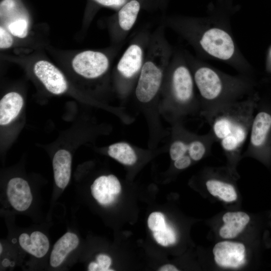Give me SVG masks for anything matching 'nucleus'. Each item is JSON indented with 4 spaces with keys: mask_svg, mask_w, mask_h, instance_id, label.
Returning a JSON list of instances; mask_svg holds the SVG:
<instances>
[{
    "mask_svg": "<svg viewBox=\"0 0 271 271\" xmlns=\"http://www.w3.org/2000/svg\"><path fill=\"white\" fill-rule=\"evenodd\" d=\"M19 242L25 251L37 258L44 256L50 246L48 237L38 231L32 232L30 235L26 233H22L19 236Z\"/></svg>",
    "mask_w": 271,
    "mask_h": 271,
    "instance_id": "nucleus-14",
    "label": "nucleus"
},
{
    "mask_svg": "<svg viewBox=\"0 0 271 271\" xmlns=\"http://www.w3.org/2000/svg\"><path fill=\"white\" fill-rule=\"evenodd\" d=\"M249 219V216L243 212L226 213L223 216L224 225L220 229V235L224 238L236 237L245 228Z\"/></svg>",
    "mask_w": 271,
    "mask_h": 271,
    "instance_id": "nucleus-17",
    "label": "nucleus"
},
{
    "mask_svg": "<svg viewBox=\"0 0 271 271\" xmlns=\"http://www.w3.org/2000/svg\"><path fill=\"white\" fill-rule=\"evenodd\" d=\"M98 4L109 7L120 8L128 0H94Z\"/></svg>",
    "mask_w": 271,
    "mask_h": 271,
    "instance_id": "nucleus-28",
    "label": "nucleus"
},
{
    "mask_svg": "<svg viewBox=\"0 0 271 271\" xmlns=\"http://www.w3.org/2000/svg\"><path fill=\"white\" fill-rule=\"evenodd\" d=\"M110 60L104 53L86 50L77 54L72 61L73 69L81 76L88 79L101 77L109 69Z\"/></svg>",
    "mask_w": 271,
    "mask_h": 271,
    "instance_id": "nucleus-6",
    "label": "nucleus"
},
{
    "mask_svg": "<svg viewBox=\"0 0 271 271\" xmlns=\"http://www.w3.org/2000/svg\"><path fill=\"white\" fill-rule=\"evenodd\" d=\"M215 140L209 131L203 136L191 138L188 141V153L193 161L201 160L211 150Z\"/></svg>",
    "mask_w": 271,
    "mask_h": 271,
    "instance_id": "nucleus-18",
    "label": "nucleus"
},
{
    "mask_svg": "<svg viewBox=\"0 0 271 271\" xmlns=\"http://www.w3.org/2000/svg\"><path fill=\"white\" fill-rule=\"evenodd\" d=\"M271 133V113L259 110L253 115L245 155L258 156L265 153Z\"/></svg>",
    "mask_w": 271,
    "mask_h": 271,
    "instance_id": "nucleus-7",
    "label": "nucleus"
},
{
    "mask_svg": "<svg viewBox=\"0 0 271 271\" xmlns=\"http://www.w3.org/2000/svg\"><path fill=\"white\" fill-rule=\"evenodd\" d=\"M159 271H178V269L172 264H166L161 267Z\"/></svg>",
    "mask_w": 271,
    "mask_h": 271,
    "instance_id": "nucleus-29",
    "label": "nucleus"
},
{
    "mask_svg": "<svg viewBox=\"0 0 271 271\" xmlns=\"http://www.w3.org/2000/svg\"><path fill=\"white\" fill-rule=\"evenodd\" d=\"M169 90L171 98L182 108L192 105L195 101V83L185 53H173L167 68Z\"/></svg>",
    "mask_w": 271,
    "mask_h": 271,
    "instance_id": "nucleus-4",
    "label": "nucleus"
},
{
    "mask_svg": "<svg viewBox=\"0 0 271 271\" xmlns=\"http://www.w3.org/2000/svg\"><path fill=\"white\" fill-rule=\"evenodd\" d=\"M208 191L214 196H218L226 202H232L237 199V194L233 186L226 182L210 179L206 182Z\"/></svg>",
    "mask_w": 271,
    "mask_h": 271,
    "instance_id": "nucleus-20",
    "label": "nucleus"
},
{
    "mask_svg": "<svg viewBox=\"0 0 271 271\" xmlns=\"http://www.w3.org/2000/svg\"><path fill=\"white\" fill-rule=\"evenodd\" d=\"M13 43V39L10 34L3 27H0V48L7 49Z\"/></svg>",
    "mask_w": 271,
    "mask_h": 271,
    "instance_id": "nucleus-25",
    "label": "nucleus"
},
{
    "mask_svg": "<svg viewBox=\"0 0 271 271\" xmlns=\"http://www.w3.org/2000/svg\"><path fill=\"white\" fill-rule=\"evenodd\" d=\"M269 66L271 67V49L269 52Z\"/></svg>",
    "mask_w": 271,
    "mask_h": 271,
    "instance_id": "nucleus-31",
    "label": "nucleus"
},
{
    "mask_svg": "<svg viewBox=\"0 0 271 271\" xmlns=\"http://www.w3.org/2000/svg\"><path fill=\"white\" fill-rule=\"evenodd\" d=\"M148 225L153 232L162 230L167 226L164 215L159 212H154L149 215Z\"/></svg>",
    "mask_w": 271,
    "mask_h": 271,
    "instance_id": "nucleus-24",
    "label": "nucleus"
},
{
    "mask_svg": "<svg viewBox=\"0 0 271 271\" xmlns=\"http://www.w3.org/2000/svg\"><path fill=\"white\" fill-rule=\"evenodd\" d=\"M186 39L196 50L232 65L249 75V65L240 56L228 31L221 26L193 18H170L164 23Z\"/></svg>",
    "mask_w": 271,
    "mask_h": 271,
    "instance_id": "nucleus-2",
    "label": "nucleus"
},
{
    "mask_svg": "<svg viewBox=\"0 0 271 271\" xmlns=\"http://www.w3.org/2000/svg\"><path fill=\"white\" fill-rule=\"evenodd\" d=\"M139 0H128L119 8L115 23V39L117 43L123 42L136 23L141 10Z\"/></svg>",
    "mask_w": 271,
    "mask_h": 271,
    "instance_id": "nucleus-10",
    "label": "nucleus"
},
{
    "mask_svg": "<svg viewBox=\"0 0 271 271\" xmlns=\"http://www.w3.org/2000/svg\"><path fill=\"white\" fill-rule=\"evenodd\" d=\"M24 105L22 96L16 92L5 94L0 101V124H10L19 115Z\"/></svg>",
    "mask_w": 271,
    "mask_h": 271,
    "instance_id": "nucleus-16",
    "label": "nucleus"
},
{
    "mask_svg": "<svg viewBox=\"0 0 271 271\" xmlns=\"http://www.w3.org/2000/svg\"><path fill=\"white\" fill-rule=\"evenodd\" d=\"M35 75L51 93L59 95L68 88L67 81L63 73L53 64L45 60L37 61L34 66Z\"/></svg>",
    "mask_w": 271,
    "mask_h": 271,
    "instance_id": "nucleus-8",
    "label": "nucleus"
},
{
    "mask_svg": "<svg viewBox=\"0 0 271 271\" xmlns=\"http://www.w3.org/2000/svg\"><path fill=\"white\" fill-rule=\"evenodd\" d=\"M188 141L183 139L175 140L171 144L169 153L171 159L175 161L188 153Z\"/></svg>",
    "mask_w": 271,
    "mask_h": 271,
    "instance_id": "nucleus-22",
    "label": "nucleus"
},
{
    "mask_svg": "<svg viewBox=\"0 0 271 271\" xmlns=\"http://www.w3.org/2000/svg\"><path fill=\"white\" fill-rule=\"evenodd\" d=\"M71 155L65 149L58 150L53 159L54 178L56 185L65 189L68 184L71 172Z\"/></svg>",
    "mask_w": 271,
    "mask_h": 271,
    "instance_id": "nucleus-13",
    "label": "nucleus"
},
{
    "mask_svg": "<svg viewBox=\"0 0 271 271\" xmlns=\"http://www.w3.org/2000/svg\"><path fill=\"white\" fill-rule=\"evenodd\" d=\"M7 195L11 205L19 211L28 209L33 200L29 184L25 180L20 177L13 178L9 180Z\"/></svg>",
    "mask_w": 271,
    "mask_h": 271,
    "instance_id": "nucleus-12",
    "label": "nucleus"
},
{
    "mask_svg": "<svg viewBox=\"0 0 271 271\" xmlns=\"http://www.w3.org/2000/svg\"><path fill=\"white\" fill-rule=\"evenodd\" d=\"M185 54L199 92L201 114L205 119L222 106L252 93L249 75H227Z\"/></svg>",
    "mask_w": 271,
    "mask_h": 271,
    "instance_id": "nucleus-1",
    "label": "nucleus"
},
{
    "mask_svg": "<svg viewBox=\"0 0 271 271\" xmlns=\"http://www.w3.org/2000/svg\"><path fill=\"white\" fill-rule=\"evenodd\" d=\"M215 262L223 267H238L245 262V247L240 243L222 241L213 249Z\"/></svg>",
    "mask_w": 271,
    "mask_h": 271,
    "instance_id": "nucleus-9",
    "label": "nucleus"
},
{
    "mask_svg": "<svg viewBox=\"0 0 271 271\" xmlns=\"http://www.w3.org/2000/svg\"><path fill=\"white\" fill-rule=\"evenodd\" d=\"M107 152L110 157L125 165H132L137 160L134 150L126 143L113 144L108 147Z\"/></svg>",
    "mask_w": 271,
    "mask_h": 271,
    "instance_id": "nucleus-19",
    "label": "nucleus"
},
{
    "mask_svg": "<svg viewBox=\"0 0 271 271\" xmlns=\"http://www.w3.org/2000/svg\"><path fill=\"white\" fill-rule=\"evenodd\" d=\"M191 163V158L186 155L181 157L174 161V166L179 170H182L188 167Z\"/></svg>",
    "mask_w": 271,
    "mask_h": 271,
    "instance_id": "nucleus-27",
    "label": "nucleus"
},
{
    "mask_svg": "<svg viewBox=\"0 0 271 271\" xmlns=\"http://www.w3.org/2000/svg\"><path fill=\"white\" fill-rule=\"evenodd\" d=\"M90 189L92 195L100 204L108 205L120 193L121 185L114 175L101 176L94 181Z\"/></svg>",
    "mask_w": 271,
    "mask_h": 271,
    "instance_id": "nucleus-11",
    "label": "nucleus"
},
{
    "mask_svg": "<svg viewBox=\"0 0 271 271\" xmlns=\"http://www.w3.org/2000/svg\"><path fill=\"white\" fill-rule=\"evenodd\" d=\"M256 99L251 93L218 109L205 119L215 142L232 161L239 156L247 139Z\"/></svg>",
    "mask_w": 271,
    "mask_h": 271,
    "instance_id": "nucleus-3",
    "label": "nucleus"
},
{
    "mask_svg": "<svg viewBox=\"0 0 271 271\" xmlns=\"http://www.w3.org/2000/svg\"><path fill=\"white\" fill-rule=\"evenodd\" d=\"M153 236L156 241L164 246L173 244L176 240L174 231L168 226L162 230L154 232Z\"/></svg>",
    "mask_w": 271,
    "mask_h": 271,
    "instance_id": "nucleus-21",
    "label": "nucleus"
},
{
    "mask_svg": "<svg viewBox=\"0 0 271 271\" xmlns=\"http://www.w3.org/2000/svg\"><path fill=\"white\" fill-rule=\"evenodd\" d=\"M151 33L143 30L138 32L130 41L116 66L118 76L123 82L128 83L139 77L142 68Z\"/></svg>",
    "mask_w": 271,
    "mask_h": 271,
    "instance_id": "nucleus-5",
    "label": "nucleus"
},
{
    "mask_svg": "<svg viewBox=\"0 0 271 271\" xmlns=\"http://www.w3.org/2000/svg\"><path fill=\"white\" fill-rule=\"evenodd\" d=\"M88 270L89 271H98V266L97 262H91L88 265Z\"/></svg>",
    "mask_w": 271,
    "mask_h": 271,
    "instance_id": "nucleus-30",
    "label": "nucleus"
},
{
    "mask_svg": "<svg viewBox=\"0 0 271 271\" xmlns=\"http://www.w3.org/2000/svg\"><path fill=\"white\" fill-rule=\"evenodd\" d=\"M79 243V238L76 234L67 232L63 235L53 246L50 257L51 266H60L68 254L78 246Z\"/></svg>",
    "mask_w": 271,
    "mask_h": 271,
    "instance_id": "nucleus-15",
    "label": "nucleus"
},
{
    "mask_svg": "<svg viewBox=\"0 0 271 271\" xmlns=\"http://www.w3.org/2000/svg\"><path fill=\"white\" fill-rule=\"evenodd\" d=\"M98 263V271L114 270L109 268L111 263V258L104 254H99L96 257Z\"/></svg>",
    "mask_w": 271,
    "mask_h": 271,
    "instance_id": "nucleus-26",
    "label": "nucleus"
},
{
    "mask_svg": "<svg viewBox=\"0 0 271 271\" xmlns=\"http://www.w3.org/2000/svg\"><path fill=\"white\" fill-rule=\"evenodd\" d=\"M8 28L13 35L20 38H24L27 35L28 22L24 19L17 20L12 22Z\"/></svg>",
    "mask_w": 271,
    "mask_h": 271,
    "instance_id": "nucleus-23",
    "label": "nucleus"
},
{
    "mask_svg": "<svg viewBox=\"0 0 271 271\" xmlns=\"http://www.w3.org/2000/svg\"><path fill=\"white\" fill-rule=\"evenodd\" d=\"M0 253L2 254V251H3V247H2V244L1 243V245H0Z\"/></svg>",
    "mask_w": 271,
    "mask_h": 271,
    "instance_id": "nucleus-32",
    "label": "nucleus"
}]
</instances>
